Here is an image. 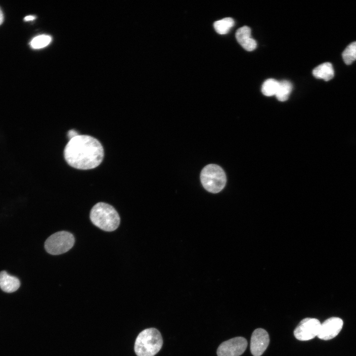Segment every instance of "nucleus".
Here are the masks:
<instances>
[{
  "mask_svg": "<svg viewBox=\"0 0 356 356\" xmlns=\"http://www.w3.org/2000/svg\"><path fill=\"white\" fill-rule=\"evenodd\" d=\"M20 285V281L16 277L9 275L4 270L0 272V287L2 291L12 293L16 291Z\"/></svg>",
  "mask_w": 356,
  "mask_h": 356,
  "instance_id": "nucleus-11",
  "label": "nucleus"
},
{
  "mask_svg": "<svg viewBox=\"0 0 356 356\" xmlns=\"http://www.w3.org/2000/svg\"><path fill=\"white\" fill-rule=\"evenodd\" d=\"M52 38L47 35H40L34 38L30 44L34 49H40L46 46L51 42Z\"/></svg>",
  "mask_w": 356,
  "mask_h": 356,
  "instance_id": "nucleus-17",
  "label": "nucleus"
},
{
  "mask_svg": "<svg viewBox=\"0 0 356 356\" xmlns=\"http://www.w3.org/2000/svg\"><path fill=\"white\" fill-rule=\"evenodd\" d=\"M344 62L349 65L356 60V42L349 44L342 53Z\"/></svg>",
  "mask_w": 356,
  "mask_h": 356,
  "instance_id": "nucleus-16",
  "label": "nucleus"
},
{
  "mask_svg": "<svg viewBox=\"0 0 356 356\" xmlns=\"http://www.w3.org/2000/svg\"><path fill=\"white\" fill-rule=\"evenodd\" d=\"M78 135H79L78 133L74 130H70L67 133V135L69 139Z\"/></svg>",
  "mask_w": 356,
  "mask_h": 356,
  "instance_id": "nucleus-18",
  "label": "nucleus"
},
{
  "mask_svg": "<svg viewBox=\"0 0 356 356\" xmlns=\"http://www.w3.org/2000/svg\"><path fill=\"white\" fill-rule=\"evenodd\" d=\"M90 219L94 225L106 231L115 230L120 222L119 215L115 208L104 202H98L93 206Z\"/></svg>",
  "mask_w": 356,
  "mask_h": 356,
  "instance_id": "nucleus-2",
  "label": "nucleus"
},
{
  "mask_svg": "<svg viewBox=\"0 0 356 356\" xmlns=\"http://www.w3.org/2000/svg\"><path fill=\"white\" fill-rule=\"evenodd\" d=\"M247 341L243 337H236L222 342L217 351L218 356H239L246 349Z\"/></svg>",
  "mask_w": 356,
  "mask_h": 356,
  "instance_id": "nucleus-7",
  "label": "nucleus"
},
{
  "mask_svg": "<svg viewBox=\"0 0 356 356\" xmlns=\"http://www.w3.org/2000/svg\"><path fill=\"white\" fill-rule=\"evenodd\" d=\"M321 323L316 318L307 317L302 319L294 331L295 338L308 341L317 336Z\"/></svg>",
  "mask_w": 356,
  "mask_h": 356,
  "instance_id": "nucleus-6",
  "label": "nucleus"
},
{
  "mask_svg": "<svg viewBox=\"0 0 356 356\" xmlns=\"http://www.w3.org/2000/svg\"><path fill=\"white\" fill-rule=\"evenodd\" d=\"M36 16L33 15H28L26 16L24 18V20L25 21H32L36 19Z\"/></svg>",
  "mask_w": 356,
  "mask_h": 356,
  "instance_id": "nucleus-19",
  "label": "nucleus"
},
{
  "mask_svg": "<svg viewBox=\"0 0 356 356\" xmlns=\"http://www.w3.org/2000/svg\"><path fill=\"white\" fill-rule=\"evenodd\" d=\"M3 21V14L0 8V25L2 23Z\"/></svg>",
  "mask_w": 356,
  "mask_h": 356,
  "instance_id": "nucleus-20",
  "label": "nucleus"
},
{
  "mask_svg": "<svg viewBox=\"0 0 356 356\" xmlns=\"http://www.w3.org/2000/svg\"><path fill=\"white\" fill-rule=\"evenodd\" d=\"M201 183L208 191L217 193L224 187L226 176L224 171L216 164H209L203 168L200 174Z\"/></svg>",
  "mask_w": 356,
  "mask_h": 356,
  "instance_id": "nucleus-4",
  "label": "nucleus"
},
{
  "mask_svg": "<svg viewBox=\"0 0 356 356\" xmlns=\"http://www.w3.org/2000/svg\"><path fill=\"white\" fill-rule=\"evenodd\" d=\"M343 325V321L340 318L330 317L321 324L317 337L324 340L331 339L339 334Z\"/></svg>",
  "mask_w": 356,
  "mask_h": 356,
  "instance_id": "nucleus-8",
  "label": "nucleus"
},
{
  "mask_svg": "<svg viewBox=\"0 0 356 356\" xmlns=\"http://www.w3.org/2000/svg\"><path fill=\"white\" fill-rule=\"evenodd\" d=\"M234 20L230 17H226L216 21L214 27L216 31L221 35L227 34L234 26Z\"/></svg>",
  "mask_w": 356,
  "mask_h": 356,
  "instance_id": "nucleus-14",
  "label": "nucleus"
},
{
  "mask_svg": "<svg viewBox=\"0 0 356 356\" xmlns=\"http://www.w3.org/2000/svg\"><path fill=\"white\" fill-rule=\"evenodd\" d=\"M74 243V236L72 233L60 231L47 238L44 243V248L48 253L57 255L68 251L72 248Z\"/></svg>",
  "mask_w": 356,
  "mask_h": 356,
  "instance_id": "nucleus-5",
  "label": "nucleus"
},
{
  "mask_svg": "<svg viewBox=\"0 0 356 356\" xmlns=\"http://www.w3.org/2000/svg\"><path fill=\"white\" fill-rule=\"evenodd\" d=\"M312 74L317 79L328 81L334 77V71L331 63L325 62L316 67L312 71Z\"/></svg>",
  "mask_w": 356,
  "mask_h": 356,
  "instance_id": "nucleus-12",
  "label": "nucleus"
},
{
  "mask_svg": "<svg viewBox=\"0 0 356 356\" xmlns=\"http://www.w3.org/2000/svg\"><path fill=\"white\" fill-rule=\"evenodd\" d=\"M269 343L268 333L263 328H257L252 333L250 351L254 356H261L267 349Z\"/></svg>",
  "mask_w": 356,
  "mask_h": 356,
  "instance_id": "nucleus-9",
  "label": "nucleus"
},
{
  "mask_svg": "<svg viewBox=\"0 0 356 356\" xmlns=\"http://www.w3.org/2000/svg\"><path fill=\"white\" fill-rule=\"evenodd\" d=\"M162 345L160 332L154 328H147L137 336L134 352L137 356H154L160 350Z\"/></svg>",
  "mask_w": 356,
  "mask_h": 356,
  "instance_id": "nucleus-3",
  "label": "nucleus"
},
{
  "mask_svg": "<svg viewBox=\"0 0 356 356\" xmlns=\"http://www.w3.org/2000/svg\"><path fill=\"white\" fill-rule=\"evenodd\" d=\"M64 157L68 165L74 168L92 169L102 162L104 149L96 138L79 134L69 139L64 149Z\"/></svg>",
  "mask_w": 356,
  "mask_h": 356,
  "instance_id": "nucleus-1",
  "label": "nucleus"
},
{
  "mask_svg": "<svg viewBox=\"0 0 356 356\" xmlns=\"http://www.w3.org/2000/svg\"><path fill=\"white\" fill-rule=\"evenodd\" d=\"M291 83L287 80L279 82L278 90L275 94L277 99L280 101L287 100L292 90Z\"/></svg>",
  "mask_w": 356,
  "mask_h": 356,
  "instance_id": "nucleus-13",
  "label": "nucleus"
},
{
  "mask_svg": "<svg viewBox=\"0 0 356 356\" xmlns=\"http://www.w3.org/2000/svg\"><path fill=\"white\" fill-rule=\"evenodd\" d=\"M279 82L274 79H268L263 83L262 92L266 96H271L276 94Z\"/></svg>",
  "mask_w": 356,
  "mask_h": 356,
  "instance_id": "nucleus-15",
  "label": "nucleus"
},
{
  "mask_svg": "<svg viewBox=\"0 0 356 356\" xmlns=\"http://www.w3.org/2000/svg\"><path fill=\"white\" fill-rule=\"evenodd\" d=\"M235 37L238 43L247 51H251L256 48L257 42L252 38L249 27L244 26L239 28L236 31Z\"/></svg>",
  "mask_w": 356,
  "mask_h": 356,
  "instance_id": "nucleus-10",
  "label": "nucleus"
}]
</instances>
